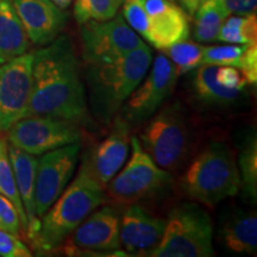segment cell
Masks as SVG:
<instances>
[{
	"mask_svg": "<svg viewBox=\"0 0 257 257\" xmlns=\"http://www.w3.org/2000/svg\"><path fill=\"white\" fill-rule=\"evenodd\" d=\"M32 55L31 96L24 117L46 115L79 126L91 124L85 83L72 40L59 35Z\"/></svg>",
	"mask_w": 257,
	"mask_h": 257,
	"instance_id": "1",
	"label": "cell"
},
{
	"mask_svg": "<svg viewBox=\"0 0 257 257\" xmlns=\"http://www.w3.org/2000/svg\"><path fill=\"white\" fill-rule=\"evenodd\" d=\"M153 61L147 43L119 57L86 62L88 107L104 124H110L134 89L140 85Z\"/></svg>",
	"mask_w": 257,
	"mask_h": 257,
	"instance_id": "2",
	"label": "cell"
},
{
	"mask_svg": "<svg viewBox=\"0 0 257 257\" xmlns=\"http://www.w3.org/2000/svg\"><path fill=\"white\" fill-rule=\"evenodd\" d=\"M105 201V188L96 181L82 161L72 184L64 188L41 218L40 230L32 240V245L38 252H49L57 249Z\"/></svg>",
	"mask_w": 257,
	"mask_h": 257,
	"instance_id": "3",
	"label": "cell"
},
{
	"mask_svg": "<svg viewBox=\"0 0 257 257\" xmlns=\"http://www.w3.org/2000/svg\"><path fill=\"white\" fill-rule=\"evenodd\" d=\"M239 185L233 154L221 142L208 144L180 179V188L189 199L210 207L237 195Z\"/></svg>",
	"mask_w": 257,
	"mask_h": 257,
	"instance_id": "4",
	"label": "cell"
},
{
	"mask_svg": "<svg viewBox=\"0 0 257 257\" xmlns=\"http://www.w3.org/2000/svg\"><path fill=\"white\" fill-rule=\"evenodd\" d=\"M213 223L210 214L194 202L180 204L170 211L165 232L153 257H212Z\"/></svg>",
	"mask_w": 257,
	"mask_h": 257,
	"instance_id": "5",
	"label": "cell"
},
{
	"mask_svg": "<svg viewBox=\"0 0 257 257\" xmlns=\"http://www.w3.org/2000/svg\"><path fill=\"white\" fill-rule=\"evenodd\" d=\"M141 133L143 149L167 172L178 169L185 162L191 143V130L181 102L162 105Z\"/></svg>",
	"mask_w": 257,
	"mask_h": 257,
	"instance_id": "6",
	"label": "cell"
},
{
	"mask_svg": "<svg viewBox=\"0 0 257 257\" xmlns=\"http://www.w3.org/2000/svg\"><path fill=\"white\" fill-rule=\"evenodd\" d=\"M130 141L131 157L105 187L106 197L114 205L137 204L165 191L172 184L169 172L148 155L138 137H131Z\"/></svg>",
	"mask_w": 257,
	"mask_h": 257,
	"instance_id": "7",
	"label": "cell"
},
{
	"mask_svg": "<svg viewBox=\"0 0 257 257\" xmlns=\"http://www.w3.org/2000/svg\"><path fill=\"white\" fill-rule=\"evenodd\" d=\"M8 142L34 156L50 150L81 142L79 125L46 115H27L12 124L8 131Z\"/></svg>",
	"mask_w": 257,
	"mask_h": 257,
	"instance_id": "8",
	"label": "cell"
},
{
	"mask_svg": "<svg viewBox=\"0 0 257 257\" xmlns=\"http://www.w3.org/2000/svg\"><path fill=\"white\" fill-rule=\"evenodd\" d=\"M179 76L172 61L165 54H159L143 78L144 81H141L124 102L121 117L130 125L149 119L174 91Z\"/></svg>",
	"mask_w": 257,
	"mask_h": 257,
	"instance_id": "9",
	"label": "cell"
},
{
	"mask_svg": "<svg viewBox=\"0 0 257 257\" xmlns=\"http://www.w3.org/2000/svg\"><path fill=\"white\" fill-rule=\"evenodd\" d=\"M80 40L85 63L115 59L144 44L123 15H115L108 21L81 24Z\"/></svg>",
	"mask_w": 257,
	"mask_h": 257,
	"instance_id": "10",
	"label": "cell"
},
{
	"mask_svg": "<svg viewBox=\"0 0 257 257\" xmlns=\"http://www.w3.org/2000/svg\"><path fill=\"white\" fill-rule=\"evenodd\" d=\"M80 150L81 142H76L50 150L38 160L35 207L40 219L72 180L80 159Z\"/></svg>",
	"mask_w": 257,
	"mask_h": 257,
	"instance_id": "11",
	"label": "cell"
},
{
	"mask_svg": "<svg viewBox=\"0 0 257 257\" xmlns=\"http://www.w3.org/2000/svg\"><path fill=\"white\" fill-rule=\"evenodd\" d=\"M32 54L25 53L0 64V133L23 118L32 88Z\"/></svg>",
	"mask_w": 257,
	"mask_h": 257,
	"instance_id": "12",
	"label": "cell"
},
{
	"mask_svg": "<svg viewBox=\"0 0 257 257\" xmlns=\"http://www.w3.org/2000/svg\"><path fill=\"white\" fill-rule=\"evenodd\" d=\"M120 217L113 206H105L93 211L68 236L64 251L75 252L118 251L120 245Z\"/></svg>",
	"mask_w": 257,
	"mask_h": 257,
	"instance_id": "13",
	"label": "cell"
},
{
	"mask_svg": "<svg viewBox=\"0 0 257 257\" xmlns=\"http://www.w3.org/2000/svg\"><path fill=\"white\" fill-rule=\"evenodd\" d=\"M130 140V124L119 115L114 119L108 136L83 159L91 174L104 188L126 162Z\"/></svg>",
	"mask_w": 257,
	"mask_h": 257,
	"instance_id": "14",
	"label": "cell"
},
{
	"mask_svg": "<svg viewBox=\"0 0 257 257\" xmlns=\"http://www.w3.org/2000/svg\"><path fill=\"white\" fill-rule=\"evenodd\" d=\"M165 227V219L141 205H127L120 218V245L131 255L150 256L161 242Z\"/></svg>",
	"mask_w": 257,
	"mask_h": 257,
	"instance_id": "15",
	"label": "cell"
},
{
	"mask_svg": "<svg viewBox=\"0 0 257 257\" xmlns=\"http://www.w3.org/2000/svg\"><path fill=\"white\" fill-rule=\"evenodd\" d=\"M29 41L46 46L61 34L68 15L50 0H12Z\"/></svg>",
	"mask_w": 257,
	"mask_h": 257,
	"instance_id": "16",
	"label": "cell"
},
{
	"mask_svg": "<svg viewBox=\"0 0 257 257\" xmlns=\"http://www.w3.org/2000/svg\"><path fill=\"white\" fill-rule=\"evenodd\" d=\"M149 21L147 42L162 51L178 42L188 40L189 23L186 12L172 0H142Z\"/></svg>",
	"mask_w": 257,
	"mask_h": 257,
	"instance_id": "17",
	"label": "cell"
},
{
	"mask_svg": "<svg viewBox=\"0 0 257 257\" xmlns=\"http://www.w3.org/2000/svg\"><path fill=\"white\" fill-rule=\"evenodd\" d=\"M9 156L14 169L16 185L27 214V238L32 243L40 230V218L35 207V188H36V170L38 159L9 143Z\"/></svg>",
	"mask_w": 257,
	"mask_h": 257,
	"instance_id": "18",
	"label": "cell"
},
{
	"mask_svg": "<svg viewBox=\"0 0 257 257\" xmlns=\"http://www.w3.org/2000/svg\"><path fill=\"white\" fill-rule=\"evenodd\" d=\"M219 238L234 253L255 255L257 250V216L255 211L236 210L220 223Z\"/></svg>",
	"mask_w": 257,
	"mask_h": 257,
	"instance_id": "19",
	"label": "cell"
},
{
	"mask_svg": "<svg viewBox=\"0 0 257 257\" xmlns=\"http://www.w3.org/2000/svg\"><path fill=\"white\" fill-rule=\"evenodd\" d=\"M29 46L30 41L12 0H0V64L23 55Z\"/></svg>",
	"mask_w": 257,
	"mask_h": 257,
	"instance_id": "20",
	"label": "cell"
},
{
	"mask_svg": "<svg viewBox=\"0 0 257 257\" xmlns=\"http://www.w3.org/2000/svg\"><path fill=\"white\" fill-rule=\"evenodd\" d=\"M218 66L204 64L197 68L192 78V87L195 98L207 106H225L233 105L242 96L239 89L227 88L220 85L216 79V70Z\"/></svg>",
	"mask_w": 257,
	"mask_h": 257,
	"instance_id": "21",
	"label": "cell"
},
{
	"mask_svg": "<svg viewBox=\"0 0 257 257\" xmlns=\"http://www.w3.org/2000/svg\"><path fill=\"white\" fill-rule=\"evenodd\" d=\"M229 16L218 0H207L202 3L194 14V40L198 43L217 41L221 25Z\"/></svg>",
	"mask_w": 257,
	"mask_h": 257,
	"instance_id": "22",
	"label": "cell"
},
{
	"mask_svg": "<svg viewBox=\"0 0 257 257\" xmlns=\"http://www.w3.org/2000/svg\"><path fill=\"white\" fill-rule=\"evenodd\" d=\"M238 172L243 198L255 204L257 199V140L251 133L244 137L239 148Z\"/></svg>",
	"mask_w": 257,
	"mask_h": 257,
	"instance_id": "23",
	"label": "cell"
},
{
	"mask_svg": "<svg viewBox=\"0 0 257 257\" xmlns=\"http://www.w3.org/2000/svg\"><path fill=\"white\" fill-rule=\"evenodd\" d=\"M0 194L8 198L15 205V207L17 208L19 218H21L22 230H23L24 236L27 237V214H25L23 202H22L17 185H16L14 169H12L11 161H10L8 138L3 136L2 133H0Z\"/></svg>",
	"mask_w": 257,
	"mask_h": 257,
	"instance_id": "24",
	"label": "cell"
},
{
	"mask_svg": "<svg viewBox=\"0 0 257 257\" xmlns=\"http://www.w3.org/2000/svg\"><path fill=\"white\" fill-rule=\"evenodd\" d=\"M229 44H250L257 42L256 15L232 16L225 19L218 40Z\"/></svg>",
	"mask_w": 257,
	"mask_h": 257,
	"instance_id": "25",
	"label": "cell"
},
{
	"mask_svg": "<svg viewBox=\"0 0 257 257\" xmlns=\"http://www.w3.org/2000/svg\"><path fill=\"white\" fill-rule=\"evenodd\" d=\"M124 0H75L74 17L79 25L87 22L108 21L118 15Z\"/></svg>",
	"mask_w": 257,
	"mask_h": 257,
	"instance_id": "26",
	"label": "cell"
},
{
	"mask_svg": "<svg viewBox=\"0 0 257 257\" xmlns=\"http://www.w3.org/2000/svg\"><path fill=\"white\" fill-rule=\"evenodd\" d=\"M202 50H204V46L185 40L166 48L162 50V53L172 61L176 72L179 75H181L191 70H195L201 66Z\"/></svg>",
	"mask_w": 257,
	"mask_h": 257,
	"instance_id": "27",
	"label": "cell"
},
{
	"mask_svg": "<svg viewBox=\"0 0 257 257\" xmlns=\"http://www.w3.org/2000/svg\"><path fill=\"white\" fill-rule=\"evenodd\" d=\"M248 44H226V46L204 47L201 66H232L239 69Z\"/></svg>",
	"mask_w": 257,
	"mask_h": 257,
	"instance_id": "28",
	"label": "cell"
},
{
	"mask_svg": "<svg viewBox=\"0 0 257 257\" xmlns=\"http://www.w3.org/2000/svg\"><path fill=\"white\" fill-rule=\"evenodd\" d=\"M121 6L125 22L136 34L147 41L149 34V21L142 0H124Z\"/></svg>",
	"mask_w": 257,
	"mask_h": 257,
	"instance_id": "29",
	"label": "cell"
},
{
	"mask_svg": "<svg viewBox=\"0 0 257 257\" xmlns=\"http://www.w3.org/2000/svg\"><path fill=\"white\" fill-rule=\"evenodd\" d=\"M0 230L18 237L23 233L17 208L2 194H0Z\"/></svg>",
	"mask_w": 257,
	"mask_h": 257,
	"instance_id": "30",
	"label": "cell"
},
{
	"mask_svg": "<svg viewBox=\"0 0 257 257\" xmlns=\"http://www.w3.org/2000/svg\"><path fill=\"white\" fill-rule=\"evenodd\" d=\"M0 256L31 257L32 252L18 236L0 230Z\"/></svg>",
	"mask_w": 257,
	"mask_h": 257,
	"instance_id": "31",
	"label": "cell"
},
{
	"mask_svg": "<svg viewBox=\"0 0 257 257\" xmlns=\"http://www.w3.org/2000/svg\"><path fill=\"white\" fill-rule=\"evenodd\" d=\"M216 79L220 85L227 88L244 91L246 80L238 68L232 66H218L216 70Z\"/></svg>",
	"mask_w": 257,
	"mask_h": 257,
	"instance_id": "32",
	"label": "cell"
},
{
	"mask_svg": "<svg viewBox=\"0 0 257 257\" xmlns=\"http://www.w3.org/2000/svg\"><path fill=\"white\" fill-rule=\"evenodd\" d=\"M239 70L242 72L246 82L255 85L257 82V42L246 46Z\"/></svg>",
	"mask_w": 257,
	"mask_h": 257,
	"instance_id": "33",
	"label": "cell"
},
{
	"mask_svg": "<svg viewBox=\"0 0 257 257\" xmlns=\"http://www.w3.org/2000/svg\"><path fill=\"white\" fill-rule=\"evenodd\" d=\"M227 14L236 16L256 15L257 0H218Z\"/></svg>",
	"mask_w": 257,
	"mask_h": 257,
	"instance_id": "34",
	"label": "cell"
},
{
	"mask_svg": "<svg viewBox=\"0 0 257 257\" xmlns=\"http://www.w3.org/2000/svg\"><path fill=\"white\" fill-rule=\"evenodd\" d=\"M182 10L189 16H194L199 6L201 5V0H180Z\"/></svg>",
	"mask_w": 257,
	"mask_h": 257,
	"instance_id": "35",
	"label": "cell"
},
{
	"mask_svg": "<svg viewBox=\"0 0 257 257\" xmlns=\"http://www.w3.org/2000/svg\"><path fill=\"white\" fill-rule=\"evenodd\" d=\"M50 2H53L56 6H59L61 10H66L69 8V5L72 4L73 0H50Z\"/></svg>",
	"mask_w": 257,
	"mask_h": 257,
	"instance_id": "36",
	"label": "cell"
},
{
	"mask_svg": "<svg viewBox=\"0 0 257 257\" xmlns=\"http://www.w3.org/2000/svg\"><path fill=\"white\" fill-rule=\"evenodd\" d=\"M205 2H207V0H201V4H202V3H205Z\"/></svg>",
	"mask_w": 257,
	"mask_h": 257,
	"instance_id": "37",
	"label": "cell"
},
{
	"mask_svg": "<svg viewBox=\"0 0 257 257\" xmlns=\"http://www.w3.org/2000/svg\"><path fill=\"white\" fill-rule=\"evenodd\" d=\"M172 2H175V0H172Z\"/></svg>",
	"mask_w": 257,
	"mask_h": 257,
	"instance_id": "38",
	"label": "cell"
}]
</instances>
